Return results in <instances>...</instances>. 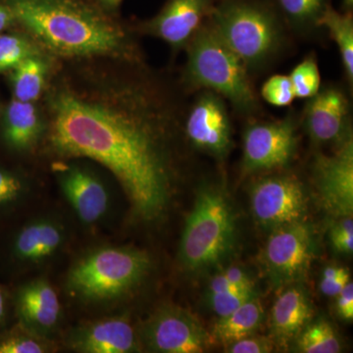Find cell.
<instances>
[{"label":"cell","mask_w":353,"mask_h":353,"mask_svg":"<svg viewBox=\"0 0 353 353\" xmlns=\"http://www.w3.org/2000/svg\"><path fill=\"white\" fill-rule=\"evenodd\" d=\"M48 106L51 145L59 154L106 167L141 217L163 212L171 180L164 138L172 111L152 88L143 82L61 85Z\"/></svg>","instance_id":"6da1fadb"},{"label":"cell","mask_w":353,"mask_h":353,"mask_svg":"<svg viewBox=\"0 0 353 353\" xmlns=\"http://www.w3.org/2000/svg\"><path fill=\"white\" fill-rule=\"evenodd\" d=\"M17 26L65 57H130L126 32L78 0H3Z\"/></svg>","instance_id":"7a4b0ae2"},{"label":"cell","mask_w":353,"mask_h":353,"mask_svg":"<svg viewBox=\"0 0 353 353\" xmlns=\"http://www.w3.org/2000/svg\"><path fill=\"white\" fill-rule=\"evenodd\" d=\"M208 20L250 75L269 68L289 48L290 32L270 0H216Z\"/></svg>","instance_id":"3957f363"},{"label":"cell","mask_w":353,"mask_h":353,"mask_svg":"<svg viewBox=\"0 0 353 353\" xmlns=\"http://www.w3.org/2000/svg\"><path fill=\"white\" fill-rule=\"evenodd\" d=\"M185 50L183 79L188 88L214 92L245 117L259 115L261 106L248 70L208 19Z\"/></svg>","instance_id":"277c9868"},{"label":"cell","mask_w":353,"mask_h":353,"mask_svg":"<svg viewBox=\"0 0 353 353\" xmlns=\"http://www.w3.org/2000/svg\"><path fill=\"white\" fill-rule=\"evenodd\" d=\"M236 236V218L224 190L202 185L183 228L181 263L190 272L215 266L234 250Z\"/></svg>","instance_id":"5b68a950"},{"label":"cell","mask_w":353,"mask_h":353,"mask_svg":"<svg viewBox=\"0 0 353 353\" xmlns=\"http://www.w3.org/2000/svg\"><path fill=\"white\" fill-rule=\"evenodd\" d=\"M150 268V256L143 250L101 248L88 253L72 267L68 287L81 299L108 301L131 292Z\"/></svg>","instance_id":"8992f818"},{"label":"cell","mask_w":353,"mask_h":353,"mask_svg":"<svg viewBox=\"0 0 353 353\" xmlns=\"http://www.w3.org/2000/svg\"><path fill=\"white\" fill-rule=\"evenodd\" d=\"M272 231L261 253L265 275L276 288L299 284L307 276L315 256L312 227L303 220Z\"/></svg>","instance_id":"52a82bcc"},{"label":"cell","mask_w":353,"mask_h":353,"mask_svg":"<svg viewBox=\"0 0 353 353\" xmlns=\"http://www.w3.org/2000/svg\"><path fill=\"white\" fill-rule=\"evenodd\" d=\"M299 119L290 113L283 119L250 123L243 132V170L245 174L282 168L296 157Z\"/></svg>","instance_id":"ba28073f"},{"label":"cell","mask_w":353,"mask_h":353,"mask_svg":"<svg viewBox=\"0 0 353 353\" xmlns=\"http://www.w3.org/2000/svg\"><path fill=\"white\" fill-rule=\"evenodd\" d=\"M250 203L257 224L271 230L303 221L307 211L303 183L290 174L257 181L250 192Z\"/></svg>","instance_id":"9c48e42d"},{"label":"cell","mask_w":353,"mask_h":353,"mask_svg":"<svg viewBox=\"0 0 353 353\" xmlns=\"http://www.w3.org/2000/svg\"><path fill=\"white\" fill-rule=\"evenodd\" d=\"M143 338L152 352L201 353L212 343L201 321L180 306L164 305L143 327Z\"/></svg>","instance_id":"30bf717a"},{"label":"cell","mask_w":353,"mask_h":353,"mask_svg":"<svg viewBox=\"0 0 353 353\" xmlns=\"http://www.w3.org/2000/svg\"><path fill=\"white\" fill-rule=\"evenodd\" d=\"M232 130L225 99L211 90H201L185 119V132L190 143L217 159H224L233 146Z\"/></svg>","instance_id":"8fae6325"},{"label":"cell","mask_w":353,"mask_h":353,"mask_svg":"<svg viewBox=\"0 0 353 353\" xmlns=\"http://www.w3.org/2000/svg\"><path fill=\"white\" fill-rule=\"evenodd\" d=\"M312 176L325 210L336 218L352 217V139L339 146L333 154H316Z\"/></svg>","instance_id":"7c38bea8"},{"label":"cell","mask_w":353,"mask_h":353,"mask_svg":"<svg viewBox=\"0 0 353 353\" xmlns=\"http://www.w3.org/2000/svg\"><path fill=\"white\" fill-rule=\"evenodd\" d=\"M303 114L304 129L315 145L338 148L352 139L350 99L340 85L320 88L308 99Z\"/></svg>","instance_id":"4fadbf2b"},{"label":"cell","mask_w":353,"mask_h":353,"mask_svg":"<svg viewBox=\"0 0 353 353\" xmlns=\"http://www.w3.org/2000/svg\"><path fill=\"white\" fill-rule=\"evenodd\" d=\"M215 3L216 0H167L160 12L141 26V30L162 39L173 50H185Z\"/></svg>","instance_id":"5bb4252c"},{"label":"cell","mask_w":353,"mask_h":353,"mask_svg":"<svg viewBox=\"0 0 353 353\" xmlns=\"http://www.w3.org/2000/svg\"><path fill=\"white\" fill-rule=\"evenodd\" d=\"M57 179L65 197L83 223L95 224L106 215L108 189L92 172L79 165H64L58 168Z\"/></svg>","instance_id":"9a60e30c"},{"label":"cell","mask_w":353,"mask_h":353,"mask_svg":"<svg viewBox=\"0 0 353 353\" xmlns=\"http://www.w3.org/2000/svg\"><path fill=\"white\" fill-rule=\"evenodd\" d=\"M313 306L303 285H287L272 307L269 329L275 345L288 347L312 320Z\"/></svg>","instance_id":"2e32d148"},{"label":"cell","mask_w":353,"mask_h":353,"mask_svg":"<svg viewBox=\"0 0 353 353\" xmlns=\"http://www.w3.org/2000/svg\"><path fill=\"white\" fill-rule=\"evenodd\" d=\"M74 350L83 353H130L139 352V341L131 323L110 318L77 330L70 338Z\"/></svg>","instance_id":"e0dca14e"},{"label":"cell","mask_w":353,"mask_h":353,"mask_svg":"<svg viewBox=\"0 0 353 353\" xmlns=\"http://www.w3.org/2000/svg\"><path fill=\"white\" fill-rule=\"evenodd\" d=\"M16 305L21 321L32 334L43 338L57 328L61 307L57 292L46 281H32L23 285L16 296Z\"/></svg>","instance_id":"ac0fdd59"},{"label":"cell","mask_w":353,"mask_h":353,"mask_svg":"<svg viewBox=\"0 0 353 353\" xmlns=\"http://www.w3.org/2000/svg\"><path fill=\"white\" fill-rule=\"evenodd\" d=\"M43 130V120L34 102L11 99L0 105V141L11 152L31 150Z\"/></svg>","instance_id":"d6986e66"},{"label":"cell","mask_w":353,"mask_h":353,"mask_svg":"<svg viewBox=\"0 0 353 353\" xmlns=\"http://www.w3.org/2000/svg\"><path fill=\"white\" fill-rule=\"evenodd\" d=\"M66 241V230L52 218H41L25 225L16 236L13 252L23 263L38 264L59 252Z\"/></svg>","instance_id":"ffe728a7"},{"label":"cell","mask_w":353,"mask_h":353,"mask_svg":"<svg viewBox=\"0 0 353 353\" xmlns=\"http://www.w3.org/2000/svg\"><path fill=\"white\" fill-rule=\"evenodd\" d=\"M282 16L290 34L301 39L321 34V19L331 0H270Z\"/></svg>","instance_id":"44dd1931"},{"label":"cell","mask_w":353,"mask_h":353,"mask_svg":"<svg viewBox=\"0 0 353 353\" xmlns=\"http://www.w3.org/2000/svg\"><path fill=\"white\" fill-rule=\"evenodd\" d=\"M263 320L264 308L256 296L229 315L218 318L209 334L211 341L227 347L234 341L256 333Z\"/></svg>","instance_id":"7402d4cb"},{"label":"cell","mask_w":353,"mask_h":353,"mask_svg":"<svg viewBox=\"0 0 353 353\" xmlns=\"http://www.w3.org/2000/svg\"><path fill=\"white\" fill-rule=\"evenodd\" d=\"M48 63L41 53L23 60L6 74L12 99L25 102L38 101L46 87Z\"/></svg>","instance_id":"603a6c76"},{"label":"cell","mask_w":353,"mask_h":353,"mask_svg":"<svg viewBox=\"0 0 353 353\" xmlns=\"http://www.w3.org/2000/svg\"><path fill=\"white\" fill-rule=\"evenodd\" d=\"M324 31L338 46L347 82L353 83V16L352 12H339L329 6L321 19Z\"/></svg>","instance_id":"cb8c5ba5"},{"label":"cell","mask_w":353,"mask_h":353,"mask_svg":"<svg viewBox=\"0 0 353 353\" xmlns=\"http://www.w3.org/2000/svg\"><path fill=\"white\" fill-rule=\"evenodd\" d=\"M297 352L338 353L341 352V340L331 323L316 319L304 327L296 341Z\"/></svg>","instance_id":"d4e9b609"},{"label":"cell","mask_w":353,"mask_h":353,"mask_svg":"<svg viewBox=\"0 0 353 353\" xmlns=\"http://www.w3.org/2000/svg\"><path fill=\"white\" fill-rule=\"evenodd\" d=\"M31 39L22 32L6 31L0 34V75H6L23 60L38 54Z\"/></svg>","instance_id":"484cf974"},{"label":"cell","mask_w":353,"mask_h":353,"mask_svg":"<svg viewBox=\"0 0 353 353\" xmlns=\"http://www.w3.org/2000/svg\"><path fill=\"white\" fill-rule=\"evenodd\" d=\"M296 99H309L321 88V76L314 54H309L296 65L289 76Z\"/></svg>","instance_id":"4316f807"},{"label":"cell","mask_w":353,"mask_h":353,"mask_svg":"<svg viewBox=\"0 0 353 353\" xmlns=\"http://www.w3.org/2000/svg\"><path fill=\"white\" fill-rule=\"evenodd\" d=\"M256 296V290H227L206 294L209 307L219 318L229 315Z\"/></svg>","instance_id":"83f0119b"},{"label":"cell","mask_w":353,"mask_h":353,"mask_svg":"<svg viewBox=\"0 0 353 353\" xmlns=\"http://www.w3.org/2000/svg\"><path fill=\"white\" fill-rule=\"evenodd\" d=\"M261 97L265 101L276 108H285L296 99L289 76H272L261 88Z\"/></svg>","instance_id":"f1b7e54d"},{"label":"cell","mask_w":353,"mask_h":353,"mask_svg":"<svg viewBox=\"0 0 353 353\" xmlns=\"http://www.w3.org/2000/svg\"><path fill=\"white\" fill-rule=\"evenodd\" d=\"M48 347L41 336L29 334H17L0 340V353H43Z\"/></svg>","instance_id":"f546056e"},{"label":"cell","mask_w":353,"mask_h":353,"mask_svg":"<svg viewBox=\"0 0 353 353\" xmlns=\"http://www.w3.org/2000/svg\"><path fill=\"white\" fill-rule=\"evenodd\" d=\"M25 190L24 179L15 171L0 165V208L18 201Z\"/></svg>","instance_id":"4dcf8cb0"},{"label":"cell","mask_w":353,"mask_h":353,"mask_svg":"<svg viewBox=\"0 0 353 353\" xmlns=\"http://www.w3.org/2000/svg\"><path fill=\"white\" fill-rule=\"evenodd\" d=\"M330 241L336 252L352 255L353 252L352 217L338 218L330 230Z\"/></svg>","instance_id":"1f68e13d"},{"label":"cell","mask_w":353,"mask_h":353,"mask_svg":"<svg viewBox=\"0 0 353 353\" xmlns=\"http://www.w3.org/2000/svg\"><path fill=\"white\" fill-rule=\"evenodd\" d=\"M350 282V273L340 266H328L323 270L320 290L327 296H336Z\"/></svg>","instance_id":"d6a6232c"},{"label":"cell","mask_w":353,"mask_h":353,"mask_svg":"<svg viewBox=\"0 0 353 353\" xmlns=\"http://www.w3.org/2000/svg\"><path fill=\"white\" fill-rule=\"evenodd\" d=\"M275 343L267 336H245L227 345L226 352L230 353H268L274 352Z\"/></svg>","instance_id":"836d02e7"},{"label":"cell","mask_w":353,"mask_h":353,"mask_svg":"<svg viewBox=\"0 0 353 353\" xmlns=\"http://www.w3.org/2000/svg\"><path fill=\"white\" fill-rule=\"evenodd\" d=\"M218 274L230 285L238 289L256 290L254 281L240 267H229Z\"/></svg>","instance_id":"e575fe53"},{"label":"cell","mask_w":353,"mask_h":353,"mask_svg":"<svg viewBox=\"0 0 353 353\" xmlns=\"http://www.w3.org/2000/svg\"><path fill=\"white\" fill-rule=\"evenodd\" d=\"M336 297V312L341 319L352 322L353 319V285L352 281Z\"/></svg>","instance_id":"d590c367"},{"label":"cell","mask_w":353,"mask_h":353,"mask_svg":"<svg viewBox=\"0 0 353 353\" xmlns=\"http://www.w3.org/2000/svg\"><path fill=\"white\" fill-rule=\"evenodd\" d=\"M15 26H17V23L12 10L3 0H0V34L14 30Z\"/></svg>","instance_id":"8d00e7d4"},{"label":"cell","mask_w":353,"mask_h":353,"mask_svg":"<svg viewBox=\"0 0 353 353\" xmlns=\"http://www.w3.org/2000/svg\"><path fill=\"white\" fill-rule=\"evenodd\" d=\"M99 1L108 10H115L119 7L122 0H99Z\"/></svg>","instance_id":"74e56055"},{"label":"cell","mask_w":353,"mask_h":353,"mask_svg":"<svg viewBox=\"0 0 353 353\" xmlns=\"http://www.w3.org/2000/svg\"><path fill=\"white\" fill-rule=\"evenodd\" d=\"M6 314V296H4L3 292L0 289V321L4 318Z\"/></svg>","instance_id":"f35d334b"},{"label":"cell","mask_w":353,"mask_h":353,"mask_svg":"<svg viewBox=\"0 0 353 353\" xmlns=\"http://www.w3.org/2000/svg\"><path fill=\"white\" fill-rule=\"evenodd\" d=\"M343 12H352L353 0H341Z\"/></svg>","instance_id":"ab89813d"}]
</instances>
